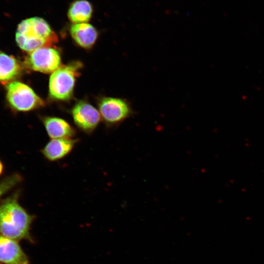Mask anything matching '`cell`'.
I'll list each match as a JSON object with an SVG mask.
<instances>
[{"label": "cell", "instance_id": "12", "mask_svg": "<svg viewBox=\"0 0 264 264\" xmlns=\"http://www.w3.org/2000/svg\"><path fill=\"white\" fill-rule=\"evenodd\" d=\"M93 6L88 0H75L69 6L67 15L73 23L87 22L93 14Z\"/></svg>", "mask_w": 264, "mask_h": 264}, {"label": "cell", "instance_id": "8", "mask_svg": "<svg viewBox=\"0 0 264 264\" xmlns=\"http://www.w3.org/2000/svg\"><path fill=\"white\" fill-rule=\"evenodd\" d=\"M0 262L5 264H26L28 260L16 240L0 235Z\"/></svg>", "mask_w": 264, "mask_h": 264}, {"label": "cell", "instance_id": "11", "mask_svg": "<svg viewBox=\"0 0 264 264\" xmlns=\"http://www.w3.org/2000/svg\"><path fill=\"white\" fill-rule=\"evenodd\" d=\"M69 32L77 44L87 49L93 45L98 35L96 28L87 22L73 23L70 27Z\"/></svg>", "mask_w": 264, "mask_h": 264}, {"label": "cell", "instance_id": "2", "mask_svg": "<svg viewBox=\"0 0 264 264\" xmlns=\"http://www.w3.org/2000/svg\"><path fill=\"white\" fill-rule=\"evenodd\" d=\"M18 198L15 194L0 204V235L16 241L28 236L33 219L20 205Z\"/></svg>", "mask_w": 264, "mask_h": 264}, {"label": "cell", "instance_id": "9", "mask_svg": "<svg viewBox=\"0 0 264 264\" xmlns=\"http://www.w3.org/2000/svg\"><path fill=\"white\" fill-rule=\"evenodd\" d=\"M77 142V140L73 138L51 139L41 152L48 160L57 161L68 155Z\"/></svg>", "mask_w": 264, "mask_h": 264}, {"label": "cell", "instance_id": "3", "mask_svg": "<svg viewBox=\"0 0 264 264\" xmlns=\"http://www.w3.org/2000/svg\"><path fill=\"white\" fill-rule=\"evenodd\" d=\"M82 65L75 62L61 66L51 75L49 82V95L52 98L66 100L72 96L75 78L79 75Z\"/></svg>", "mask_w": 264, "mask_h": 264}, {"label": "cell", "instance_id": "4", "mask_svg": "<svg viewBox=\"0 0 264 264\" xmlns=\"http://www.w3.org/2000/svg\"><path fill=\"white\" fill-rule=\"evenodd\" d=\"M6 99L11 107L19 111H28L44 105L30 87L17 81L6 86Z\"/></svg>", "mask_w": 264, "mask_h": 264}, {"label": "cell", "instance_id": "13", "mask_svg": "<svg viewBox=\"0 0 264 264\" xmlns=\"http://www.w3.org/2000/svg\"><path fill=\"white\" fill-rule=\"evenodd\" d=\"M22 67L18 61L13 56L0 52V82L6 83L19 76Z\"/></svg>", "mask_w": 264, "mask_h": 264}, {"label": "cell", "instance_id": "1", "mask_svg": "<svg viewBox=\"0 0 264 264\" xmlns=\"http://www.w3.org/2000/svg\"><path fill=\"white\" fill-rule=\"evenodd\" d=\"M16 41L22 50L31 52L50 47L58 41L56 34L43 18L35 17L22 20L18 25Z\"/></svg>", "mask_w": 264, "mask_h": 264}, {"label": "cell", "instance_id": "10", "mask_svg": "<svg viewBox=\"0 0 264 264\" xmlns=\"http://www.w3.org/2000/svg\"><path fill=\"white\" fill-rule=\"evenodd\" d=\"M42 121L51 139L72 138L76 134L71 125L62 118L46 116L42 118Z\"/></svg>", "mask_w": 264, "mask_h": 264}, {"label": "cell", "instance_id": "14", "mask_svg": "<svg viewBox=\"0 0 264 264\" xmlns=\"http://www.w3.org/2000/svg\"><path fill=\"white\" fill-rule=\"evenodd\" d=\"M21 181L18 174H13L5 177L0 182V198Z\"/></svg>", "mask_w": 264, "mask_h": 264}, {"label": "cell", "instance_id": "6", "mask_svg": "<svg viewBox=\"0 0 264 264\" xmlns=\"http://www.w3.org/2000/svg\"><path fill=\"white\" fill-rule=\"evenodd\" d=\"M59 52L51 47H41L25 57L24 66L27 68L44 73H53L61 66Z\"/></svg>", "mask_w": 264, "mask_h": 264}, {"label": "cell", "instance_id": "15", "mask_svg": "<svg viewBox=\"0 0 264 264\" xmlns=\"http://www.w3.org/2000/svg\"><path fill=\"white\" fill-rule=\"evenodd\" d=\"M3 169V166L1 162L0 161V175L1 174Z\"/></svg>", "mask_w": 264, "mask_h": 264}, {"label": "cell", "instance_id": "7", "mask_svg": "<svg viewBox=\"0 0 264 264\" xmlns=\"http://www.w3.org/2000/svg\"><path fill=\"white\" fill-rule=\"evenodd\" d=\"M72 116L76 125L82 131L91 133L101 119L99 111L86 101H80L73 107Z\"/></svg>", "mask_w": 264, "mask_h": 264}, {"label": "cell", "instance_id": "5", "mask_svg": "<svg viewBox=\"0 0 264 264\" xmlns=\"http://www.w3.org/2000/svg\"><path fill=\"white\" fill-rule=\"evenodd\" d=\"M98 107L101 117L110 125L119 124L135 114L130 103L119 98L103 97Z\"/></svg>", "mask_w": 264, "mask_h": 264}]
</instances>
